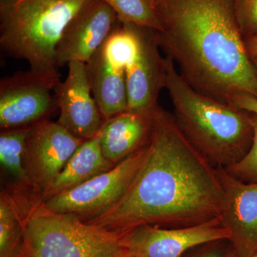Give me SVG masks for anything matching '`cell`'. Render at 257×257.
<instances>
[{"mask_svg":"<svg viewBox=\"0 0 257 257\" xmlns=\"http://www.w3.org/2000/svg\"><path fill=\"white\" fill-rule=\"evenodd\" d=\"M224 202L217 167L158 104L146 157L131 185L110 209L84 221L119 232L145 224L188 227L221 219Z\"/></svg>","mask_w":257,"mask_h":257,"instance_id":"6da1fadb","label":"cell"},{"mask_svg":"<svg viewBox=\"0 0 257 257\" xmlns=\"http://www.w3.org/2000/svg\"><path fill=\"white\" fill-rule=\"evenodd\" d=\"M161 30L160 50L184 82L230 104L257 98V73L235 18L234 0H150Z\"/></svg>","mask_w":257,"mask_h":257,"instance_id":"7a4b0ae2","label":"cell"},{"mask_svg":"<svg viewBox=\"0 0 257 257\" xmlns=\"http://www.w3.org/2000/svg\"><path fill=\"white\" fill-rule=\"evenodd\" d=\"M165 67V88L184 138L215 167L226 169L241 160L252 143L249 114L194 90L170 57Z\"/></svg>","mask_w":257,"mask_h":257,"instance_id":"3957f363","label":"cell"},{"mask_svg":"<svg viewBox=\"0 0 257 257\" xmlns=\"http://www.w3.org/2000/svg\"><path fill=\"white\" fill-rule=\"evenodd\" d=\"M89 0H0V47L25 60L29 70L55 87L56 49L74 15Z\"/></svg>","mask_w":257,"mask_h":257,"instance_id":"277c9868","label":"cell"},{"mask_svg":"<svg viewBox=\"0 0 257 257\" xmlns=\"http://www.w3.org/2000/svg\"><path fill=\"white\" fill-rule=\"evenodd\" d=\"M24 228L21 257H124L121 232L49 210L42 199L15 197Z\"/></svg>","mask_w":257,"mask_h":257,"instance_id":"5b68a950","label":"cell"},{"mask_svg":"<svg viewBox=\"0 0 257 257\" xmlns=\"http://www.w3.org/2000/svg\"><path fill=\"white\" fill-rule=\"evenodd\" d=\"M147 145L111 170L74 188L42 199L44 205L54 212L72 214L84 221L101 215L120 200L131 185L145 161Z\"/></svg>","mask_w":257,"mask_h":257,"instance_id":"8992f818","label":"cell"},{"mask_svg":"<svg viewBox=\"0 0 257 257\" xmlns=\"http://www.w3.org/2000/svg\"><path fill=\"white\" fill-rule=\"evenodd\" d=\"M230 238L229 230L218 219L184 228L140 225L122 231L121 243L128 256L182 257L192 248Z\"/></svg>","mask_w":257,"mask_h":257,"instance_id":"52a82bcc","label":"cell"},{"mask_svg":"<svg viewBox=\"0 0 257 257\" xmlns=\"http://www.w3.org/2000/svg\"><path fill=\"white\" fill-rule=\"evenodd\" d=\"M84 141L57 121L45 119L30 126L25 157L29 184L42 195Z\"/></svg>","mask_w":257,"mask_h":257,"instance_id":"ba28073f","label":"cell"},{"mask_svg":"<svg viewBox=\"0 0 257 257\" xmlns=\"http://www.w3.org/2000/svg\"><path fill=\"white\" fill-rule=\"evenodd\" d=\"M54 87L30 70L0 80V127L3 130L31 126L47 119L58 109Z\"/></svg>","mask_w":257,"mask_h":257,"instance_id":"9c48e42d","label":"cell"},{"mask_svg":"<svg viewBox=\"0 0 257 257\" xmlns=\"http://www.w3.org/2000/svg\"><path fill=\"white\" fill-rule=\"evenodd\" d=\"M118 23L117 15L102 0H89L69 22L56 49L59 68L74 61L87 63Z\"/></svg>","mask_w":257,"mask_h":257,"instance_id":"30bf717a","label":"cell"},{"mask_svg":"<svg viewBox=\"0 0 257 257\" xmlns=\"http://www.w3.org/2000/svg\"><path fill=\"white\" fill-rule=\"evenodd\" d=\"M68 67L67 79L53 89L60 109L57 122L76 138L89 140L99 133L104 120L92 95L86 63L74 61Z\"/></svg>","mask_w":257,"mask_h":257,"instance_id":"8fae6325","label":"cell"},{"mask_svg":"<svg viewBox=\"0 0 257 257\" xmlns=\"http://www.w3.org/2000/svg\"><path fill=\"white\" fill-rule=\"evenodd\" d=\"M225 192L221 224L231 232L230 248L234 257L257 253V183H246L216 167Z\"/></svg>","mask_w":257,"mask_h":257,"instance_id":"7c38bea8","label":"cell"},{"mask_svg":"<svg viewBox=\"0 0 257 257\" xmlns=\"http://www.w3.org/2000/svg\"><path fill=\"white\" fill-rule=\"evenodd\" d=\"M140 49L133 64L126 69L127 110L147 112L157 105L161 90L166 86L165 57L157 43L156 30L136 25Z\"/></svg>","mask_w":257,"mask_h":257,"instance_id":"4fadbf2b","label":"cell"},{"mask_svg":"<svg viewBox=\"0 0 257 257\" xmlns=\"http://www.w3.org/2000/svg\"><path fill=\"white\" fill-rule=\"evenodd\" d=\"M155 109L147 112L125 111L104 121L99 132V140L108 160L116 165L146 146Z\"/></svg>","mask_w":257,"mask_h":257,"instance_id":"5bb4252c","label":"cell"},{"mask_svg":"<svg viewBox=\"0 0 257 257\" xmlns=\"http://www.w3.org/2000/svg\"><path fill=\"white\" fill-rule=\"evenodd\" d=\"M102 45L86 65L92 95L105 121L127 110L128 95L126 71L109 62Z\"/></svg>","mask_w":257,"mask_h":257,"instance_id":"9a60e30c","label":"cell"},{"mask_svg":"<svg viewBox=\"0 0 257 257\" xmlns=\"http://www.w3.org/2000/svg\"><path fill=\"white\" fill-rule=\"evenodd\" d=\"M115 165L116 164L104 157L98 133L94 138L84 140L79 145L50 188L42 194L41 199L44 200L74 188L96 176L111 170Z\"/></svg>","mask_w":257,"mask_h":257,"instance_id":"2e32d148","label":"cell"},{"mask_svg":"<svg viewBox=\"0 0 257 257\" xmlns=\"http://www.w3.org/2000/svg\"><path fill=\"white\" fill-rule=\"evenodd\" d=\"M24 228L15 197L2 193L0 197V257H21Z\"/></svg>","mask_w":257,"mask_h":257,"instance_id":"e0dca14e","label":"cell"},{"mask_svg":"<svg viewBox=\"0 0 257 257\" xmlns=\"http://www.w3.org/2000/svg\"><path fill=\"white\" fill-rule=\"evenodd\" d=\"M102 47L109 62L126 71L136 60L140 49L136 25L118 20L117 25Z\"/></svg>","mask_w":257,"mask_h":257,"instance_id":"ac0fdd59","label":"cell"},{"mask_svg":"<svg viewBox=\"0 0 257 257\" xmlns=\"http://www.w3.org/2000/svg\"><path fill=\"white\" fill-rule=\"evenodd\" d=\"M30 127L3 130L0 135V162L20 182L29 184L25 166V150Z\"/></svg>","mask_w":257,"mask_h":257,"instance_id":"d6986e66","label":"cell"},{"mask_svg":"<svg viewBox=\"0 0 257 257\" xmlns=\"http://www.w3.org/2000/svg\"><path fill=\"white\" fill-rule=\"evenodd\" d=\"M122 23H133L161 30V25L150 0H102Z\"/></svg>","mask_w":257,"mask_h":257,"instance_id":"ffe728a7","label":"cell"},{"mask_svg":"<svg viewBox=\"0 0 257 257\" xmlns=\"http://www.w3.org/2000/svg\"><path fill=\"white\" fill-rule=\"evenodd\" d=\"M249 114L253 130L252 143L247 153L239 162L225 169L226 172L246 183H257V115Z\"/></svg>","mask_w":257,"mask_h":257,"instance_id":"44dd1931","label":"cell"},{"mask_svg":"<svg viewBox=\"0 0 257 257\" xmlns=\"http://www.w3.org/2000/svg\"><path fill=\"white\" fill-rule=\"evenodd\" d=\"M235 18L244 40L257 35V0H234Z\"/></svg>","mask_w":257,"mask_h":257,"instance_id":"7402d4cb","label":"cell"},{"mask_svg":"<svg viewBox=\"0 0 257 257\" xmlns=\"http://www.w3.org/2000/svg\"><path fill=\"white\" fill-rule=\"evenodd\" d=\"M232 106L250 114L257 115V98L254 96L249 95L237 96L233 101Z\"/></svg>","mask_w":257,"mask_h":257,"instance_id":"603a6c76","label":"cell"},{"mask_svg":"<svg viewBox=\"0 0 257 257\" xmlns=\"http://www.w3.org/2000/svg\"><path fill=\"white\" fill-rule=\"evenodd\" d=\"M217 243L218 241H216V242L213 243V246L204 248V249L200 250L199 252L193 255L192 257H226L228 250L226 253H223L222 251H221V248H217V246H216Z\"/></svg>","mask_w":257,"mask_h":257,"instance_id":"cb8c5ba5","label":"cell"},{"mask_svg":"<svg viewBox=\"0 0 257 257\" xmlns=\"http://www.w3.org/2000/svg\"><path fill=\"white\" fill-rule=\"evenodd\" d=\"M245 44L250 57H257V35L246 39Z\"/></svg>","mask_w":257,"mask_h":257,"instance_id":"d4e9b609","label":"cell"},{"mask_svg":"<svg viewBox=\"0 0 257 257\" xmlns=\"http://www.w3.org/2000/svg\"><path fill=\"white\" fill-rule=\"evenodd\" d=\"M251 60H252L253 66H254L255 69H256L257 73V57H251Z\"/></svg>","mask_w":257,"mask_h":257,"instance_id":"484cf974","label":"cell"},{"mask_svg":"<svg viewBox=\"0 0 257 257\" xmlns=\"http://www.w3.org/2000/svg\"><path fill=\"white\" fill-rule=\"evenodd\" d=\"M226 257H234V254H233L232 251H231V248H229L227 251V256Z\"/></svg>","mask_w":257,"mask_h":257,"instance_id":"4316f807","label":"cell"},{"mask_svg":"<svg viewBox=\"0 0 257 257\" xmlns=\"http://www.w3.org/2000/svg\"><path fill=\"white\" fill-rule=\"evenodd\" d=\"M124 257H137V256H128V255H126V256Z\"/></svg>","mask_w":257,"mask_h":257,"instance_id":"83f0119b","label":"cell"},{"mask_svg":"<svg viewBox=\"0 0 257 257\" xmlns=\"http://www.w3.org/2000/svg\"><path fill=\"white\" fill-rule=\"evenodd\" d=\"M253 257H257V253L256 254H255L254 256H253Z\"/></svg>","mask_w":257,"mask_h":257,"instance_id":"f1b7e54d","label":"cell"}]
</instances>
